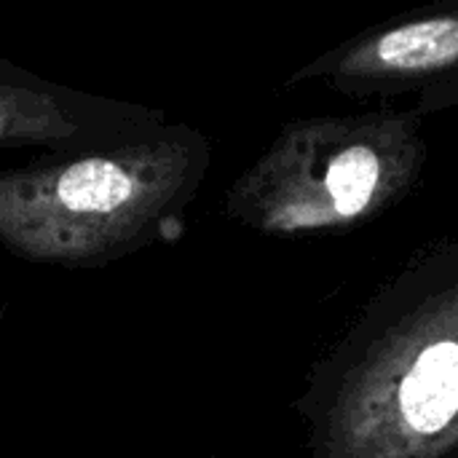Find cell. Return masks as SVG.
I'll return each mask as SVG.
<instances>
[{"mask_svg":"<svg viewBox=\"0 0 458 458\" xmlns=\"http://www.w3.org/2000/svg\"><path fill=\"white\" fill-rule=\"evenodd\" d=\"M306 458H458V236L413 255L314 362Z\"/></svg>","mask_w":458,"mask_h":458,"instance_id":"cell-1","label":"cell"},{"mask_svg":"<svg viewBox=\"0 0 458 458\" xmlns=\"http://www.w3.org/2000/svg\"><path fill=\"white\" fill-rule=\"evenodd\" d=\"M427 158L416 107L301 118L247 172L236 212L276 239L352 231L408 199Z\"/></svg>","mask_w":458,"mask_h":458,"instance_id":"cell-2","label":"cell"},{"mask_svg":"<svg viewBox=\"0 0 458 458\" xmlns=\"http://www.w3.org/2000/svg\"><path fill=\"white\" fill-rule=\"evenodd\" d=\"M458 72V3L373 27L303 64L287 89L322 81L346 97H389L427 89Z\"/></svg>","mask_w":458,"mask_h":458,"instance_id":"cell-3","label":"cell"},{"mask_svg":"<svg viewBox=\"0 0 458 458\" xmlns=\"http://www.w3.org/2000/svg\"><path fill=\"white\" fill-rule=\"evenodd\" d=\"M59 201L75 212H110L131 196V177L110 161H81L56 185Z\"/></svg>","mask_w":458,"mask_h":458,"instance_id":"cell-4","label":"cell"},{"mask_svg":"<svg viewBox=\"0 0 458 458\" xmlns=\"http://www.w3.org/2000/svg\"><path fill=\"white\" fill-rule=\"evenodd\" d=\"M424 118L429 113H437V110H448V107H458V72L456 75H448L427 89L419 91L416 97V105H413Z\"/></svg>","mask_w":458,"mask_h":458,"instance_id":"cell-5","label":"cell"}]
</instances>
